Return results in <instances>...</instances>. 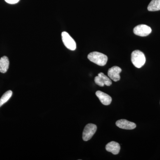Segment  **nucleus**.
<instances>
[{
    "label": "nucleus",
    "mask_w": 160,
    "mask_h": 160,
    "mask_svg": "<svg viewBox=\"0 0 160 160\" xmlns=\"http://www.w3.org/2000/svg\"><path fill=\"white\" fill-rule=\"evenodd\" d=\"M88 58L92 62L102 66H105L108 61L107 56L98 52H90L88 54Z\"/></svg>",
    "instance_id": "obj_1"
},
{
    "label": "nucleus",
    "mask_w": 160,
    "mask_h": 160,
    "mask_svg": "<svg viewBox=\"0 0 160 160\" xmlns=\"http://www.w3.org/2000/svg\"><path fill=\"white\" fill-rule=\"evenodd\" d=\"M145 55L140 50H134L131 54V62L135 67L141 68L146 63Z\"/></svg>",
    "instance_id": "obj_2"
},
{
    "label": "nucleus",
    "mask_w": 160,
    "mask_h": 160,
    "mask_svg": "<svg viewBox=\"0 0 160 160\" xmlns=\"http://www.w3.org/2000/svg\"><path fill=\"white\" fill-rule=\"evenodd\" d=\"M97 129V126L94 124H87L83 132L82 139L84 141H88L90 140L95 133Z\"/></svg>",
    "instance_id": "obj_3"
},
{
    "label": "nucleus",
    "mask_w": 160,
    "mask_h": 160,
    "mask_svg": "<svg viewBox=\"0 0 160 160\" xmlns=\"http://www.w3.org/2000/svg\"><path fill=\"white\" fill-rule=\"evenodd\" d=\"M62 38L64 45L67 49L72 51L75 50L76 49V43L68 32H63L62 33Z\"/></svg>",
    "instance_id": "obj_4"
},
{
    "label": "nucleus",
    "mask_w": 160,
    "mask_h": 160,
    "mask_svg": "<svg viewBox=\"0 0 160 160\" xmlns=\"http://www.w3.org/2000/svg\"><path fill=\"white\" fill-rule=\"evenodd\" d=\"M151 28L146 25H138L133 29L134 34L141 37L147 36L151 33Z\"/></svg>",
    "instance_id": "obj_5"
},
{
    "label": "nucleus",
    "mask_w": 160,
    "mask_h": 160,
    "mask_svg": "<svg viewBox=\"0 0 160 160\" xmlns=\"http://www.w3.org/2000/svg\"><path fill=\"white\" fill-rule=\"evenodd\" d=\"M122 71V69L118 66H113L108 70V76L114 82H118V81H119L121 78L120 73H121Z\"/></svg>",
    "instance_id": "obj_6"
},
{
    "label": "nucleus",
    "mask_w": 160,
    "mask_h": 160,
    "mask_svg": "<svg viewBox=\"0 0 160 160\" xmlns=\"http://www.w3.org/2000/svg\"><path fill=\"white\" fill-rule=\"evenodd\" d=\"M116 125L121 129L131 130L136 128V125L132 122H129L126 119L118 120L116 122Z\"/></svg>",
    "instance_id": "obj_7"
},
{
    "label": "nucleus",
    "mask_w": 160,
    "mask_h": 160,
    "mask_svg": "<svg viewBox=\"0 0 160 160\" xmlns=\"http://www.w3.org/2000/svg\"><path fill=\"white\" fill-rule=\"evenodd\" d=\"M96 95L102 104L105 106H108L111 104L112 98L109 95L101 91H97L96 92Z\"/></svg>",
    "instance_id": "obj_8"
},
{
    "label": "nucleus",
    "mask_w": 160,
    "mask_h": 160,
    "mask_svg": "<svg viewBox=\"0 0 160 160\" xmlns=\"http://www.w3.org/2000/svg\"><path fill=\"white\" fill-rule=\"evenodd\" d=\"M120 149L121 147L119 144L115 142H110L106 146V149L107 151L111 152L114 155L118 154Z\"/></svg>",
    "instance_id": "obj_9"
},
{
    "label": "nucleus",
    "mask_w": 160,
    "mask_h": 160,
    "mask_svg": "<svg viewBox=\"0 0 160 160\" xmlns=\"http://www.w3.org/2000/svg\"><path fill=\"white\" fill-rule=\"evenodd\" d=\"M9 58L6 56H4L0 59V72L6 73L9 69Z\"/></svg>",
    "instance_id": "obj_10"
},
{
    "label": "nucleus",
    "mask_w": 160,
    "mask_h": 160,
    "mask_svg": "<svg viewBox=\"0 0 160 160\" xmlns=\"http://www.w3.org/2000/svg\"><path fill=\"white\" fill-rule=\"evenodd\" d=\"M149 11H156L160 10V0H152L148 6Z\"/></svg>",
    "instance_id": "obj_11"
},
{
    "label": "nucleus",
    "mask_w": 160,
    "mask_h": 160,
    "mask_svg": "<svg viewBox=\"0 0 160 160\" xmlns=\"http://www.w3.org/2000/svg\"><path fill=\"white\" fill-rule=\"evenodd\" d=\"M12 92L11 90H8L0 98V107L9 101L12 96Z\"/></svg>",
    "instance_id": "obj_12"
},
{
    "label": "nucleus",
    "mask_w": 160,
    "mask_h": 160,
    "mask_svg": "<svg viewBox=\"0 0 160 160\" xmlns=\"http://www.w3.org/2000/svg\"><path fill=\"white\" fill-rule=\"evenodd\" d=\"M98 76H99L102 78V80L103 82H104L105 85L108 86H111L112 83L111 80H110L108 77H107V76L104 74L103 72H100V73H98Z\"/></svg>",
    "instance_id": "obj_13"
},
{
    "label": "nucleus",
    "mask_w": 160,
    "mask_h": 160,
    "mask_svg": "<svg viewBox=\"0 0 160 160\" xmlns=\"http://www.w3.org/2000/svg\"><path fill=\"white\" fill-rule=\"evenodd\" d=\"M95 82L98 86H101V87H103L105 86L104 82H103L102 80V78L98 76L96 77L94 79Z\"/></svg>",
    "instance_id": "obj_14"
},
{
    "label": "nucleus",
    "mask_w": 160,
    "mask_h": 160,
    "mask_svg": "<svg viewBox=\"0 0 160 160\" xmlns=\"http://www.w3.org/2000/svg\"><path fill=\"white\" fill-rule=\"evenodd\" d=\"M5 1L9 4H15L18 2L20 0H5Z\"/></svg>",
    "instance_id": "obj_15"
}]
</instances>
